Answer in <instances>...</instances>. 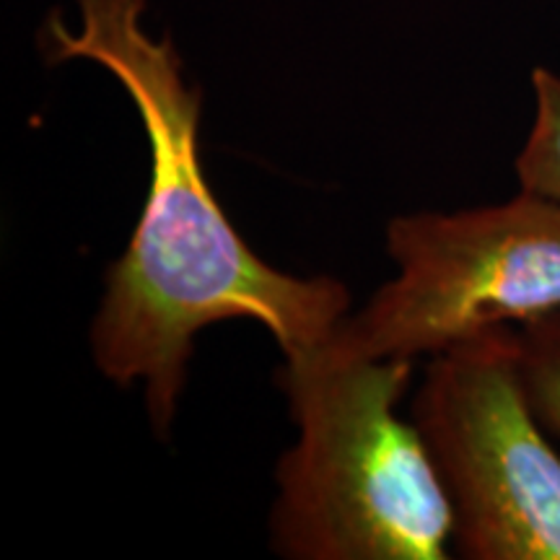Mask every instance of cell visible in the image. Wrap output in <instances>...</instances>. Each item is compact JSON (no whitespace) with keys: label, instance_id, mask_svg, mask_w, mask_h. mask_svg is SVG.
Listing matches in <instances>:
<instances>
[{"label":"cell","instance_id":"6da1fadb","mask_svg":"<svg viewBox=\"0 0 560 560\" xmlns=\"http://www.w3.org/2000/svg\"><path fill=\"white\" fill-rule=\"evenodd\" d=\"M79 32L58 11L47 16L42 52L52 66L91 60L109 70L136 104L151 153L143 210L91 319V361L117 387H143L151 429L164 439L202 330L255 322L291 359L332 338L350 291L338 278L272 268L231 223L202 172V94L187 86L172 39L145 34V0H79Z\"/></svg>","mask_w":560,"mask_h":560},{"label":"cell","instance_id":"7a4b0ae2","mask_svg":"<svg viewBox=\"0 0 560 560\" xmlns=\"http://www.w3.org/2000/svg\"><path fill=\"white\" fill-rule=\"evenodd\" d=\"M416 361L330 338L283 359L296 441L278 459L270 548L289 560H444L454 514L416 423L397 405Z\"/></svg>","mask_w":560,"mask_h":560},{"label":"cell","instance_id":"3957f363","mask_svg":"<svg viewBox=\"0 0 560 560\" xmlns=\"http://www.w3.org/2000/svg\"><path fill=\"white\" fill-rule=\"evenodd\" d=\"M384 244L395 276L332 335L353 353L416 361L560 310V206L540 195L395 215Z\"/></svg>","mask_w":560,"mask_h":560},{"label":"cell","instance_id":"277c9868","mask_svg":"<svg viewBox=\"0 0 560 560\" xmlns=\"http://www.w3.org/2000/svg\"><path fill=\"white\" fill-rule=\"evenodd\" d=\"M467 560H560V446L532 408L516 327L429 355L410 402Z\"/></svg>","mask_w":560,"mask_h":560},{"label":"cell","instance_id":"5b68a950","mask_svg":"<svg viewBox=\"0 0 560 560\" xmlns=\"http://www.w3.org/2000/svg\"><path fill=\"white\" fill-rule=\"evenodd\" d=\"M532 91L535 117L522 151L516 153L514 172L520 190L560 206V75L548 68H535Z\"/></svg>","mask_w":560,"mask_h":560},{"label":"cell","instance_id":"8992f818","mask_svg":"<svg viewBox=\"0 0 560 560\" xmlns=\"http://www.w3.org/2000/svg\"><path fill=\"white\" fill-rule=\"evenodd\" d=\"M529 402L560 446V310L516 327Z\"/></svg>","mask_w":560,"mask_h":560}]
</instances>
